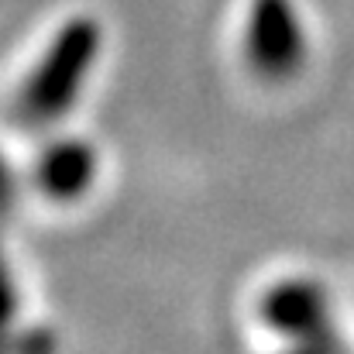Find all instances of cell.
I'll use <instances>...</instances> for the list:
<instances>
[{
  "label": "cell",
  "mask_w": 354,
  "mask_h": 354,
  "mask_svg": "<svg viewBox=\"0 0 354 354\" xmlns=\"http://www.w3.org/2000/svg\"><path fill=\"white\" fill-rule=\"evenodd\" d=\"M261 317L275 330H286V334H296L306 341L317 337L320 330H327L324 296L310 282H282V286L268 289L261 299Z\"/></svg>",
  "instance_id": "cell-4"
},
{
  "label": "cell",
  "mask_w": 354,
  "mask_h": 354,
  "mask_svg": "<svg viewBox=\"0 0 354 354\" xmlns=\"http://www.w3.org/2000/svg\"><path fill=\"white\" fill-rule=\"evenodd\" d=\"M10 306H14V299H10V286H7V275H3V265H0V324L10 313Z\"/></svg>",
  "instance_id": "cell-5"
},
{
  "label": "cell",
  "mask_w": 354,
  "mask_h": 354,
  "mask_svg": "<svg viewBox=\"0 0 354 354\" xmlns=\"http://www.w3.org/2000/svg\"><path fill=\"white\" fill-rule=\"evenodd\" d=\"M93 176H97V158H93V148L83 141H55L52 148L41 151L35 165V183L52 200L83 196Z\"/></svg>",
  "instance_id": "cell-3"
},
{
  "label": "cell",
  "mask_w": 354,
  "mask_h": 354,
  "mask_svg": "<svg viewBox=\"0 0 354 354\" xmlns=\"http://www.w3.org/2000/svg\"><path fill=\"white\" fill-rule=\"evenodd\" d=\"M100 52V28L90 17L69 21L35 66L21 93V111L28 120H52L66 114Z\"/></svg>",
  "instance_id": "cell-1"
},
{
  "label": "cell",
  "mask_w": 354,
  "mask_h": 354,
  "mask_svg": "<svg viewBox=\"0 0 354 354\" xmlns=\"http://www.w3.org/2000/svg\"><path fill=\"white\" fill-rule=\"evenodd\" d=\"M306 59V38L299 14L289 0H254L248 14V62L268 80L282 83L299 73Z\"/></svg>",
  "instance_id": "cell-2"
}]
</instances>
